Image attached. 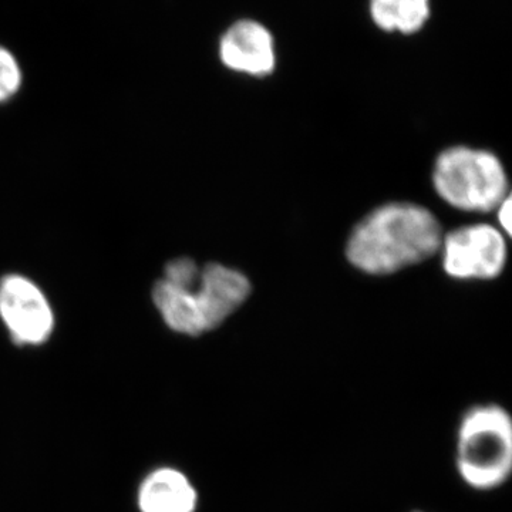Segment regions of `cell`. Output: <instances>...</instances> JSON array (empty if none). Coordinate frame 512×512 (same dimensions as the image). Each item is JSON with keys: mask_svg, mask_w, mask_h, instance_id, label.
Returning <instances> with one entry per match:
<instances>
[{"mask_svg": "<svg viewBox=\"0 0 512 512\" xmlns=\"http://www.w3.org/2000/svg\"><path fill=\"white\" fill-rule=\"evenodd\" d=\"M441 244L443 232L429 210L414 204H389L357 225L346 254L360 271L387 275L426 261Z\"/></svg>", "mask_w": 512, "mask_h": 512, "instance_id": "obj_1", "label": "cell"}, {"mask_svg": "<svg viewBox=\"0 0 512 512\" xmlns=\"http://www.w3.org/2000/svg\"><path fill=\"white\" fill-rule=\"evenodd\" d=\"M251 292L247 276L220 264L200 268L188 285H175L160 279L153 289L158 312L168 328L188 336L217 329Z\"/></svg>", "mask_w": 512, "mask_h": 512, "instance_id": "obj_2", "label": "cell"}, {"mask_svg": "<svg viewBox=\"0 0 512 512\" xmlns=\"http://www.w3.org/2000/svg\"><path fill=\"white\" fill-rule=\"evenodd\" d=\"M456 470L471 490H500L512 474V417L503 404L467 407L456 431Z\"/></svg>", "mask_w": 512, "mask_h": 512, "instance_id": "obj_3", "label": "cell"}, {"mask_svg": "<svg viewBox=\"0 0 512 512\" xmlns=\"http://www.w3.org/2000/svg\"><path fill=\"white\" fill-rule=\"evenodd\" d=\"M434 187L444 201L458 210L490 212L508 197L503 164L488 151L453 147L434 165Z\"/></svg>", "mask_w": 512, "mask_h": 512, "instance_id": "obj_4", "label": "cell"}, {"mask_svg": "<svg viewBox=\"0 0 512 512\" xmlns=\"http://www.w3.org/2000/svg\"><path fill=\"white\" fill-rule=\"evenodd\" d=\"M507 244L490 225H473L450 232L444 239V269L458 279H493L503 272Z\"/></svg>", "mask_w": 512, "mask_h": 512, "instance_id": "obj_5", "label": "cell"}, {"mask_svg": "<svg viewBox=\"0 0 512 512\" xmlns=\"http://www.w3.org/2000/svg\"><path fill=\"white\" fill-rule=\"evenodd\" d=\"M0 318L19 345L46 342L55 325L46 296L19 275L6 276L0 282Z\"/></svg>", "mask_w": 512, "mask_h": 512, "instance_id": "obj_6", "label": "cell"}, {"mask_svg": "<svg viewBox=\"0 0 512 512\" xmlns=\"http://www.w3.org/2000/svg\"><path fill=\"white\" fill-rule=\"evenodd\" d=\"M222 63L239 73L265 77L274 72V37L255 20H239L224 33L220 43Z\"/></svg>", "mask_w": 512, "mask_h": 512, "instance_id": "obj_7", "label": "cell"}, {"mask_svg": "<svg viewBox=\"0 0 512 512\" xmlns=\"http://www.w3.org/2000/svg\"><path fill=\"white\" fill-rule=\"evenodd\" d=\"M138 503L143 512H195L198 494L181 471L161 468L141 485Z\"/></svg>", "mask_w": 512, "mask_h": 512, "instance_id": "obj_8", "label": "cell"}, {"mask_svg": "<svg viewBox=\"0 0 512 512\" xmlns=\"http://www.w3.org/2000/svg\"><path fill=\"white\" fill-rule=\"evenodd\" d=\"M370 16L384 32L413 35L430 16V0H370Z\"/></svg>", "mask_w": 512, "mask_h": 512, "instance_id": "obj_9", "label": "cell"}, {"mask_svg": "<svg viewBox=\"0 0 512 512\" xmlns=\"http://www.w3.org/2000/svg\"><path fill=\"white\" fill-rule=\"evenodd\" d=\"M22 84V72L15 57L5 47H0V101L10 99Z\"/></svg>", "mask_w": 512, "mask_h": 512, "instance_id": "obj_10", "label": "cell"}, {"mask_svg": "<svg viewBox=\"0 0 512 512\" xmlns=\"http://www.w3.org/2000/svg\"><path fill=\"white\" fill-rule=\"evenodd\" d=\"M511 208V198L510 195H508V197L501 202L500 207H498V221H500L501 227H503L504 231L507 232L508 235H511Z\"/></svg>", "mask_w": 512, "mask_h": 512, "instance_id": "obj_11", "label": "cell"}, {"mask_svg": "<svg viewBox=\"0 0 512 512\" xmlns=\"http://www.w3.org/2000/svg\"><path fill=\"white\" fill-rule=\"evenodd\" d=\"M413 512H426V511H413Z\"/></svg>", "mask_w": 512, "mask_h": 512, "instance_id": "obj_12", "label": "cell"}]
</instances>
